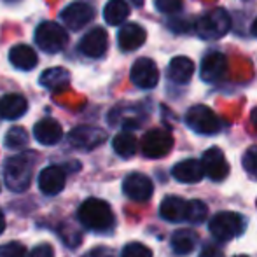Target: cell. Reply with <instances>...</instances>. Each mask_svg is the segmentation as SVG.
<instances>
[{
    "mask_svg": "<svg viewBox=\"0 0 257 257\" xmlns=\"http://www.w3.org/2000/svg\"><path fill=\"white\" fill-rule=\"evenodd\" d=\"M77 217L81 224L95 233H108L114 227V212L110 205L98 198H89L79 206Z\"/></svg>",
    "mask_w": 257,
    "mask_h": 257,
    "instance_id": "cell-1",
    "label": "cell"
},
{
    "mask_svg": "<svg viewBox=\"0 0 257 257\" xmlns=\"http://www.w3.org/2000/svg\"><path fill=\"white\" fill-rule=\"evenodd\" d=\"M34 163H35L34 153L18 154L7 159L6 166H4L6 186L9 187L11 191H14V193H23V191H27L32 182Z\"/></svg>",
    "mask_w": 257,
    "mask_h": 257,
    "instance_id": "cell-2",
    "label": "cell"
},
{
    "mask_svg": "<svg viewBox=\"0 0 257 257\" xmlns=\"http://www.w3.org/2000/svg\"><path fill=\"white\" fill-rule=\"evenodd\" d=\"M210 233L219 241H229L245 229V217L236 212H219L210 219Z\"/></svg>",
    "mask_w": 257,
    "mask_h": 257,
    "instance_id": "cell-3",
    "label": "cell"
},
{
    "mask_svg": "<svg viewBox=\"0 0 257 257\" xmlns=\"http://www.w3.org/2000/svg\"><path fill=\"white\" fill-rule=\"evenodd\" d=\"M35 44L44 53L56 54L68 44V35L63 27L53 21H44L35 28Z\"/></svg>",
    "mask_w": 257,
    "mask_h": 257,
    "instance_id": "cell-4",
    "label": "cell"
},
{
    "mask_svg": "<svg viewBox=\"0 0 257 257\" xmlns=\"http://www.w3.org/2000/svg\"><path fill=\"white\" fill-rule=\"evenodd\" d=\"M229 28H231V16L227 14V11L220 9V7L206 13L196 23L198 35L201 39H206V41L224 37L229 32Z\"/></svg>",
    "mask_w": 257,
    "mask_h": 257,
    "instance_id": "cell-5",
    "label": "cell"
},
{
    "mask_svg": "<svg viewBox=\"0 0 257 257\" xmlns=\"http://www.w3.org/2000/svg\"><path fill=\"white\" fill-rule=\"evenodd\" d=\"M186 124L200 135H215L220 132V119L206 105H194L187 110Z\"/></svg>",
    "mask_w": 257,
    "mask_h": 257,
    "instance_id": "cell-6",
    "label": "cell"
},
{
    "mask_svg": "<svg viewBox=\"0 0 257 257\" xmlns=\"http://www.w3.org/2000/svg\"><path fill=\"white\" fill-rule=\"evenodd\" d=\"M173 147V137L166 130H151L142 139V153L146 158L159 159L165 158Z\"/></svg>",
    "mask_w": 257,
    "mask_h": 257,
    "instance_id": "cell-7",
    "label": "cell"
},
{
    "mask_svg": "<svg viewBox=\"0 0 257 257\" xmlns=\"http://www.w3.org/2000/svg\"><path fill=\"white\" fill-rule=\"evenodd\" d=\"M122 191L130 200L137 201V203H146L153 198L154 193V184L144 173H130L122 182Z\"/></svg>",
    "mask_w": 257,
    "mask_h": 257,
    "instance_id": "cell-8",
    "label": "cell"
},
{
    "mask_svg": "<svg viewBox=\"0 0 257 257\" xmlns=\"http://www.w3.org/2000/svg\"><path fill=\"white\" fill-rule=\"evenodd\" d=\"M105 140H107V133L102 128H96V126H79V128H74L68 133L70 146L82 151L95 149V147L102 146Z\"/></svg>",
    "mask_w": 257,
    "mask_h": 257,
    "instance_id": "cell-9",
    "label": "cell"
},
{
    "mask_svg": "<svg viewBox=\"0 0 257 257\" xmlns=\"http://www.w3.org/2000/svg\"><path fill=\"white\" fill-rule=\"evenodd\" d=\"M95 16V11L89 4L86 2H72L61 11V20L65 27L72 32H79L89 23Z\"/></svg>",
    "mask_w": 257,
    "mask_h": 257,
    "instance_id": "cell-10",
    "label": "cell"
},
{
    "mask_svg": "<svg viewBox=\"0 0 257 257\" xmlns=\"http://www.w3.org/2000/svg\"><path fill=\"white\" fill-rule=\"evenodd\" d=\"M130 77H132L133 84L139 86V88L153 89L154 86H158L159 70L151 58H139V60L133 63Z\"/></svg>",
    "mask_w": 257,
    "mask_h": 257,
    "instance_id": "cell-11",
    "label": "cell"
},
{
    "mask_svg": "<svg viewBox=\"0 0 257 257\" xmlns=\"http://www.w3.org/2000/svg\"><path fill=\"white\" fill-rule=\"evenodd\" d=\"M201 163H203L205 175L210 177L212 180H215V182L224 180L227 177V173H229V165H227L224 153L219 147H210L208 151H205Z\"/></svg>",
    "mask_w": 257,
    "mask_h": 257,
    "instance_id": "cell-12",
    "label": "cell"
},
{
    "mask_svg": "<svg viewBox=\"0 0 257 257\" xmlns=\"http://www.w3.org/2000/svg\"><path fill=\"white\" fill-rule=\"evenodd\" d=\"M107 48H108L107 32L100 27L93 28L88 34H84V37L79 42V51L89 58H102L107 53Z\"/></svg>",
    "mask_w": 257,
    "mask_h": 257,
    "instance_id": "cell-13",
    "label": "cell"
},
{
    "mask_svg": "<svg viewBox=\"0 0 257 257\" xmlns=\"http://www.w3.org/2000/svg\"><path fill=\"white\" fill-rule=\"evenodd\" d=\"M227 72V58L222 53H210L201 61L200 75L206 82H215L222 79Z\"/></svg>",
    "mask_w": 257,
    "mask_h": 257,
    "instance_id": "cell-14",
    "label": "cell"
},
{
    "mask_svg": "<svg viewBox=\"0 0 257 257\" xmlns=\"http://www.w3.org/2000/svg\"><path fill=\"white\" fill-rule=\"evenodd\" d=\"M65 168L61 166H48L39 173V187L46 196H54L65 187Z\"/></svg>",
    "mask_w": 257,
    "mask_h": 257,
    "instance_id": "cell-15",
    "label": "cell"
},
{
    "mask_svg": "<svg viewBox=\"0 0 257 257\" xmlns=\"http://www.w3.org/2000/svg\"><path fill=\"white\" fill-rule=\"evenodd\" d=\"M172 175L175 180L182 184H198L205 177L203 163L198 159H186V161L177 163L172 168Z\"/></svg>",
    "mask_w": 257,
    "mask_h": 257,
    "instance_id": "cell-16",
    "label": "cell"
},
{
    "mask_svg": "<svg viewBox=\"0 0 257 257\" xmlns=\"http://www.w3.org/2000/svg\"><path fill=\"white\" fill-rule=\"evenodd\" d=\"M187 213H189V201L179 196H166L161 201L159 206V215L165 219L166 222H182L187 220Z\"/></svg>",
    "mask_w": 257,
    "mask_h": 257,
    "instance_id": "cell-17",
    "label": "cell"
},
{
    "mask_svg": "<svg viewBox=\"0 0 257 257\" xmlns=\"http://www.w3.org/2000/svg\"><path fill=\"white\" fill-rule=\"evenodd\" d=\"M147 39V34L146 30H144L140 25L137 23H128L124 25V27L119 30L117 34V42H119V48H121V51H135V49H139L140 46L146 42Z\"/></svg>",
    "mask_w": 257,
    "mask_h": 257,
    "instance_id": "cell-18",
    "label": "cell"
},
{
    "mask_svg": "<svg viewBox=\"0 0 257 257\" xmlns=\"http://www.w3.org/2000/svg\"><path fill=\"white\" fill-rule=\"evenodd\" d=\"M34 135L35 140L42 146H54L63 137V130H61L60 122L54 121V119H42L35 124Z\"/></svg>",
    "mask_w": 257,
    "mask_h": 257,
    "instance_id": "cell-19",
    "label": "cell"
},
{
    "mask_svg": "<svg viewBox=\"0 0 257 257\" xmlns=\"http://www.w3.org/2000/svg\"><path fill=\"white\" fill-rule=\"evenodd\" d=\"M9 61L13 63L14 68L18 70H32V68L37 67V53L30 48V46L25 44H18L14 48H11L9 51Z\"/></svg>",
    "mask_w": 257,
    "mask_h": 257,
    "instance_id": "cell-20",
    "label": "cell"
},
{
    "mask_svg": "<svg viewBox=\"0 0 257 257\" xmlns=\"http://www.w3.org/2000/svg\"><path fill=\"white\" fill-rule=\"evenodd\" d=\"M28 108V102L25 100V96L18 95V93H11V95H6L0 98V115L4 119H20L21 115L27 112Z\"/></svg>",
    "mask_w": 257,
    "mask_h": 257,
    "instance_id": "cell-21",
    "label": "cell"
},
{
    "mask_svg": "<svg viewBox=\"0 0 257 257\" xmlns=\"http://www.w3.org/2000/svg\"><path fill=\"white\" fill-rule=\"evenodd\" d=\"M194 74V63L187 56H175L168 65V77L177 84H186Z\"/></svg>",
    "mask_w": 257,
    "mask_h": 257,
    "instance_id": "cell-22",
    "label": "cell"
},
{
    "mask_svg": "<svg viewBox=\"0 0 257 257\" xmlns=\"http://www.w3.org/2000/svg\"><path fill=\"white\" fill-rule=\"evenodd\" d=\"M41 84L44 86L46 89H51V91H61L68 86V81H70V74H68L67 68L61 67H54V68H48V70L42 72L41 75Z\"/></svg>",
    "mask_w": 257,
    "mask_h": 257,
    "instance_id": "cell-23",
    "label": "cell"
},
{
    "mask_svg": "<svg viewBox=\"0 0 257 257\" xmlns=\"http://www.w3.org/2000/svg\"><path fill=\"white\" fill-rule=\"evenodd\" d=\"M198 247V234L193 229H179L172 236V248L175 254H191Z\"/></svg>",
    "mask_w": 257,
    "mask_h": 257,
    "instance_id": "cell-24",
    "label": "cell"
},
{
    "mask_svg": "<svg viewBox=\"0 0 257 257\" xmlns=\"http://www.w3.org/2000/svg\"><path fill=\"white\" fill-rule=\"evenodd\" d=\"M130 16V6L124 0H110L103 9V18L108 25L117 27Z\"/></svg>",
    "mask_w": 257,
    "mask_h": 257,
    "instance_id": "cell-25",
    "label": "cell"
},
{
    "mask_svg": "<svg viewBox=\"0 0 257 257\" xmlns=\"http://www.w3.org/2000/svg\"><path fill=\"white\" fill-rule=\"evenodd\" d=\"M112 147H114L115 154L121 156V158H124V159L132 158V156H135L137 153L135 135H132V133H128V132L119 133V135H115L114 140H112Z\"/></svg>",
    "mask_w": 257,
    "mask_h": 257,
    "instance_id": "cell-26",
    "label": "cell"
},
{
    "mask_svg": "<svg viewBox=\"0 0 257 257\" xmlns=\"http://www.w3.org/2000/svg\"><path fill=\"white\" fill-rule=\"evenodd\" d=\"M4 142H6V147H9V149H21V147H25L28 144L27 130L21 128V126H14V128H11L7 132Z\"/></svg>",
    "mask_w": 257,
    "mask_h": 257,
    "instance_id": "cell-27",
    "label": "cell"
},
{
    "mask_svg": "<svg viewBox=\"0 0 257 257\" xmlns=\"http://www.w3.org/2000/svg\"><path fill=\"white\" fill-rule=\"evenodd\" d=\"M208 215V208L203 201L200 200H193L189 201V213H187V220L193 224H201Z\"/></svg>",
    "mask_w": 257,
    "mask_h": 257,
    "instance_id": "cell-28",
    "label": "cell"
},
{
    "mask_svg": "<svg viewBox=\"0 0 257 257\" xmlns=\"http://www.w3.org/2000/svg\"><path fill=\"white\" fill-rule=\"evenodd\" d=\"M121 257H153V250L147 245L133 241V243H128L122 248Z\"/></svg>",
    "mask_w": 257,
    "mask_h": 257,
    "instance_id": "cell-29",
    "label": "cell"
},
{
    "mask_svg": "<svg viewBox=\"0 0 257 257\" xmlns=\"http://www.w3.org/2000/svg\"><path fill=\"white\" fill-rule=\"evenodd\" d=\"M241 163H243L245 172H247L252 179H257V146L247 149V153L243 154Z\"/></svg>",
    "mask_w": 257,
    "mask_h": 257,
    "instance_id": "cell-30",
    "label": "cell"
},
{
    "mask_svg": "<svg viewBox=\"0 0 257 257\" xmlns=\"http://www.w3.org/2000/svg\"><path fill=\"white\" fill-rule=\"evenodd\" d=\"M0 257H27V248L20 241L0 245Z\"/></svg>",
    "mask_w": 257,
    "mask_h": 257,
    "instance_id": "cell-31",
    "label": "cell"
},
{
    "mask_svg": "<svg viewBox=\"0 0 257 257\" xmlns=\"http://www.w3.org/2000/svg\"><path fill=\"white\" fill-rule=\"evenodd\" d=\"M154 4L163 14H175L182 9V0H154Z\"/></svg>",
    "mask_w": 257,
    "mask_h": 257,
    "instance_id": "cell-32",
    "label": "cell"
},
{
    "mask_svg": "<svg viewBox=\"0 0 257 257\" xmlns=\"http://www.w3.org/2000/svg\"><path fill=\"white\" fill-rule=\"evenodd\" d=\"M30 257H54V252H53V247L48 243H41L32 250Z\"/></svg>",
    "mask_w": 257,
    "mask_h": 257,
    "instance_id": "cell-33",
    "label": "cell"
},
{
    "mask_svg": "<svg viewBox=\"0 0 257 257\" xmlns=\"http://www.w3.org/2000/svg\"><path fill=\"white\" fill-rule=\"evenodd\" d=\"M91 257H115V254L112 250H108V248H105V247H98V248H95V250L91 252Z\"/></svg>",
    "mask_w": 257,
    "mask_h": 257,
    "instance_id": "cell-34",
    "label": "cell"
},
{
    "mask_svg": "<svg viewBox=\"0 0 257 257\" xmlns=\"http://www.w3.org/2000/svg\"><path fill=\"white\" fill-rule=\"evenodd\" d=\"M250 119H252V124H254V128H255V132H257V107L252 110V114H250Z\"/></svg>",
    "mask_w": 257,
    "mask_h": 257,
    "instance_id": "cell-35",
    "label": "cell"
},
{
    "mask_svg": "<svg viewBox=\"0 0 257 257\" xmlns=\"http://www.w3.org/2000/svg\"><path fill=\"white\" fill-rule=\"evenodd\" d=\"M4 229H6V219H4V213L0 212V234L4 233Z\"/></svg>",
    "mask_w": 257,
    "mask_h": 257,
    "instance_id": "cell-36",
    "label": "cell"
},
{
    "mask_svg": "<svg viewBox=\"0 0 257 257\" xmlns=\"http://www.w3.org/2000/svg\"><path fill=\"white\" fill-rule=\"evenodd\" d=\"M252 34H254L255 37H257V18H255V21H254V23H252Z\"/></svg>",
    "mask_w": 257,
    "mask_h": 257,
    "instance_id": "cell-37",
    "label": "cell"
},
{
    "mask_svg": "<svg viewBox=\"0 0 257 257\" xmlns=\"http://www.w3.org/2000/svg\"><path fill=\"white\" fill-rule=\"evenodd\" d=\"M132 2L135 4V6H139V7H140V6L144 4V0H132Z\"/></svg>",
    "mask_w": 257,
    "mask_h": 257,
    "instance_id": "cell-38",
    "label": "cell"
},
{
    "mask_svg": "<svg viewBox=\"0 0 257 257\" xmlns=\"http://www.w3.org/2000/svg\"><path fill=\"white\" fill-rule=\"evenodd\" d=\"M234 257H248V255H234Z\"/></svg>",
    "mask_w": 257,
    "mask_h": 257,
    "instance_id": "cell-39",
    "label": "cell"
}]
</instances>
